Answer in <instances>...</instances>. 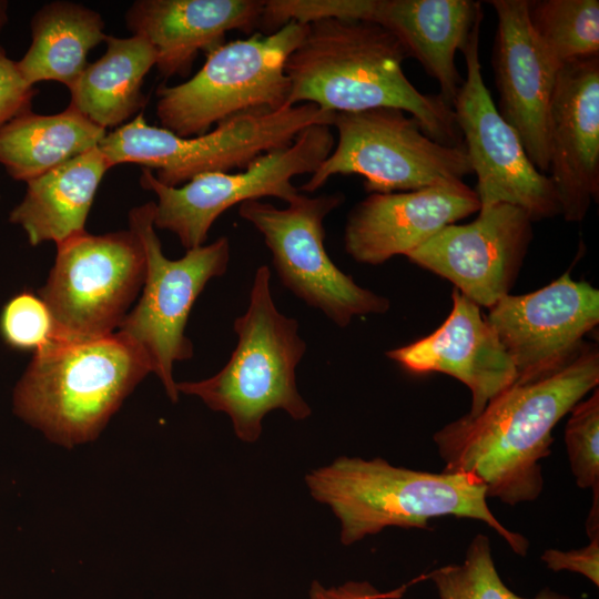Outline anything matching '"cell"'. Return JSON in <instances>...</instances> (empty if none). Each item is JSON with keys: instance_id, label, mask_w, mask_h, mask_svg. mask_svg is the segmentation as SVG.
Here are the masks:
<instances>
[{"instance_id": "6da1fadb", "label": "cell", "mask_w": 599, "mask_h": 599, "mask_svg": "<svg viewBox=\"0 0 599 599\" xmlns=\"http://www.w3.org/2000/svg\"><path fill=\"white\" fill-rule=\"evenodd\" d=\"M599 384V352L585 344L547 376L515 382L476 415L466 414L434 434L444 470L471 476L488 498L516 506L544 489L541 461L552 430Z\"/></svg>"}, {"instance_id": "7a4b0ae2", "label": "cell", "mask_w": 599, "mask_h": 599, "mask_svg": "<svg viewBox=\"0 0 599 599\" xmlns=\"http://www.w3.org/2000/svg\"><path fill=\"white\" fill-rule=\"evenodd\" d=\"M406 58L400 41L372 21L311 22L285 64L287 104L311 103L329 113L394 108L414 116L435 141L464 144L453 108L413 85L403 70Z\"/></svg>"}, {"instance_id": "3957f363", "label": "cell", "mask_w": 599, "mask_h": 599, "mask_svg": "<svg viewBox=\"0 0 599 599\" xmlns=\"http://www.w3.org/2000/svg\"><path fill=\"white\" fill-rule=\"evenodd\" d=\"M152 373L142 349L120 332L54 337L12 390V412L65 448L94 441L133 389Z\"/></svg>"}, {"instance_id": "277c9868", "label": "cell", "mask_w": 599, "mask_h": 599, "mask_svg": "<svg viewBox=\"0 0 599 599\" xmlns=\"http://www.w3.org/2000/svg\"><path fill=\"white\" fill-rule=\"evenodd\" d=\"M305 480L312 497L339 519L341 541L346 546L386 527L426 529L430 519L453 516L486 524L519 556L528 551V539L497 519L484 486L467 474L343 456L312 470Z\"/></svg>"}, {"instance_id": "5b68a950", "label": "cell", "mask_w": 599, "mask_h": 599, "mask_svg": "<svg viewBox=\"0 0 599 599\" xmlns=\"http://www.w3.org/2000/svg\"><path fill=\"white\" fill-rule=\"evenodd\" d=\"M233 328L237 342L225 366L209 378L176 383L179 394L196 396L210 409L225 413L245 443L258 439L262 420L272 410L283 409L295 420L309 417L295 374L306 343L298 322L276 307L267 265L256 268L247 308Z\"/></svg>"}, {"instance_id": "8992f818", "label": "cell", "mask_w": 599, "mask_h": 599, "mask_svg": "<svg viewBox=\"0 0 599 599\" xmlns=\"http://www.w3.org/2000/svg\"><path fill=\"white\" fill-rule=\"evenodd\" d=\"M307 29L292 21L270 34L256 32L207 51L203 67L187 81L158 88L162 128L196 136L241 114L290 106L285 64Z\"/></svg>"}, {"instance_id": "52a82bcc", "label": "cell", "mask_w": 599, "mask_h": 599, "mask_svg": "<svg viewBox=\"0 0 599 599\" xmlns=\"http://www.w3.org/2000/svg\"><path fill=\"white\" fill-rule=\"evenodd\" d=\"M333 115L303 103L241 114L203 135L183 138L150 125L141 112L106 134L99 149L111 166L140 164L155 170L162 184L177 187L202 174L245 169L263 153L291 144L305 128L331 125Z\"/></svg>"}, {"instance_id": "ba28073f", "label": "cell", "mask_w": 599, "mask_h": 599, "mask_svg": "<svg viewBox=\"0 0 599 599\" xmlns=\"http://www.w3.org/2000/svg\"><path fill=\"white\" fill-rule=\"evenodd\" d=\"M331 126L336 145L300 191L313 193L338 174L363 176L370 194L457 184L473 173L464 144L435 141L398 109L334 113Z\"/></svg>"}, {"instance_id": "9c48e42d", "label": "cell", "mask_w": 599, "mask_h": 599, "mask_svg": "<svg viewBox=\"0 0 599 599\" xmlns=\"http://www.w3.org/2000/svg\"><path fill=\"white\" fill-rule=\"evenodd\" d=\"M154 206L155 202H148L129 212V229L142 243L146 274L140 300L118 332L142 349L167 397L176 403L174 365L193 356V343L185 335L191 309L209 281L226 273L231 246L221 236L187 250L179 260L167 258L155 232Z\"/></svg>"}, {"instance_id": "30bf717a", "label": "cell", "mask_w": 599, "mask_h": 599, "mask_svg": "<svg viewBox=\"0 0 599 599\" xmlns=\"http://www.w3.org/2000/svg\"><path fill=\"white\" fill-rule=\"evenodd\" d=\"M343 202L342 193L308 196L300 192L284 209L261 200L238 206L240 216L262 235L281 283L338 327L390 307L387 297L359 286L341 271L325 250L323 222Z\"/></svg>"}, {"instance_id": "8fae6325", "label": "cell", "mask_w": 599, "mask_h": 599, "mask_svg": "<svg viewBox=\"0 0 599 599\" xmlns=\"http://www.w3.org/2000/svg\"><path fill=\"white\" fill-rule=\"evenodd\" d=\"M334 146L332 126L312 124L291 144L263 153L242 172L206 173L173 187L143 167L140 183L158 196L155 229L174 233L187 251L204 245L213 223L234 205L266 196L292 201L301 192L292 180L313 174Z\"/></svg>"}, {"instance_id": "7c38bea8", "label": "cell", "mask_w": 599, "mask_h": 599, "mask_svg": "<svg viewBox=\"0 0 599 599\" xmlns=\"http://www.w3.org/2000/svg\"><path fill=\"white\" fill-rule=\"evenodd\" d=\"M146 261L130 229L84 232L59 245L38 295L49 307L55 337L94 338L115 333L142 291Z\"/></svg>"}, {"instance_id": "4fadbf2b", "label": "cell", "mask_w": 599, "mask_h": 599, "mask_svg": "<svg viewBox=\"0 0 599 599\" xmlns=\"http://www.w3.org/2000/svg\"><path fill=\"white\" fill-rule=\"evenodd\" d=\"M480 22L461 51L467 73L453 103L471 172L477 176L475 192L480 209L505 203L522 209L532 222L554 217L560 214V205L549 176L532 164L484 82Z\"/></svg>"}, {"instance_id": "5bb4252c", "label": "cell", "mask_w": 599, "mask_h": 599, "mask_svg": "<svg viewBox=\"0 0 599 599\" xmlns=\"http://www.w3.org/2000/svg\"><path fill=\"white\" fill-rule=\"evenodd\" d=\"M510 357L516 382L549 375L566 365L599 323V291L566 272L524 295H506L486 316Z\"/></svg>"}, {"instance_id": "9a60e30c", "label": "cell", "mask_w": 599, "mask_h": 599, "mask_svg": "<svg viewBox=\"0 0 599 599\" xmlns=\"http://www.w3.org/2000/svg\"><path fill=\"white\" fill-rule=\"evenodd\" d=\"M478 213L470 223L444 227L406 256L450 281L478 306L490 308L515 283L532 240V220L505 203Z\"/></svg>"}, {"instance_id": "2e32d148", "label": "cell", "mask_w": 599, "mask_h": 599, "mask_svg": "<svg viewBox=\"0 0 599 599\" xmlns=\"http://www.w3.org/2000/svg\"><path fill=\"white\" fill-rule=\"evenodd\" d=\"M549 166L560 214L580 222L599 196V55L557 73L547 123Z\"/></svg>"}, {"instance_id": "e0dca14e", "label": "cell", "mask_w": 599, "mask_h": 599, "mask_svg": "<svg viewBox=\"0 0 599 599\" xmlns=\"http://www.w3.org/2000/svg\"><path fill=\"white\" fill-rule=\"evenodd\" d=\"M497 16L494 52L500 115L517 132L532 164L547 174V123L561 65L547 52L529 20L527 0H493Z\"/></svg>"}, {"instance_id": "ac0fdd59", "label": "cell", "mask_w": 599, "mask_h": 599, "mask_svg": "<svg viewBox=\"0 0 599 599\" xmlns=\"http://www.w3.org/2000/svg\"><path fill=\"white\" fill-rule=\"evenodd\" d=\"M480 210L464 182L395 193H370L351 211L344 247L356 262L379 265L407 255L444 227Z\"/></svg>"}, {"instance_id": "d6986e66", "label": "cell", "mask_w": 599, "mask_h": 599, "mask_svg": "<svg viewBox=\"0 0 599 599\" xmlns=\"http://www.w3.org/2000/svg\"><path fill=\"white\" fill-rule=\"evenodd\" d=\"M453 307L432 334L386 352L408 372H438L458 379L471 393L469 415L517 380L515 366L480 306L454 288Z\"/></svg>"}, {"instance_id": "ffe728a7", "label": "cell", "mask_w": 599, "mask_h": 599, "mask_svg": "<svg viewBox=\"0 0 599 599\" xmlns=\"http://www.w3.org/2000/svg\"><path fill=\"white\" fill-rule=\"evenodd\" d=\"M265 0H138L125 14L132 35L149 41L164 78L186 77L200 50L224 43L231 30H258Z\"/></svg>"}, {"instance_id": "44dd1931", "label": "cell", "mask_w": 599, "mask_h": 599, "mask_svg": "<svg viewBox=\"0 0 599 599\" xmlns=\"http://www.w3.org/2000/svg\"><path fill=\"white\" fill-rule=\"evenodd\" d=\"M481 4L471 0H373L368 21L392 32L440 88L453 108L463 83L456 51L466 47L481 20Z\"/></svg>"}, {"instance_id": "7402d4cb", "label": "cell", "mask_w": 599, "mask_h": 599, "mask_svg": "<svg viewBox=\"0 0 599 599\" xmlns=\"http://www.w3.org/2000/svg\"><path fill=\"white\" fill-rule=\"evenodd\" d=\"M110 167L97 146L30 180L9 221L22 227L32 246L48 241L59 245L83 234L97 190Z\"/></svg>"}, {"instance_id": "603a6c76", "label": "cell", "mask_w": 599, "mask_h": 599, "mask_svg": "<svg viewBox=\"0 0 599 599\" xmlns=\"http://www.w3.org/2000/svg\"><path fill=\"white\" fill-rule=\"evenodd\" d=\"M105 53L88 64L69 88L70 104L94 124L108 129L142 110L145 75L156 63L153 47L140 35H108Z\"/></svg>"}, {"instance_id": "cb8c5ba5", "label": "cell", "mask_w": 599, "mask_h": 599, "mask_svg": "<svg viewBox=\"0 0 599 599\" xmlns=\"http://www.w3.org/2000/svg\"><path fill=\"white\" fill-rule=\"evenodd\" d=\"M105 135L71 104L51 115L30 110L0 126V164L12 179L29 182L99 146Z\"/></svg>"}, {"instance_id": "d4e9b609", "label": "cell", "mask_w": 599, "mask_h": 599, "mask_svg": "<svg viewBox=\"0 0 599 599\" xmlns=\"http://www.w3.org/2000/svg\"><path fill=\"white\" fill-rule=\"evenodd\" d=\"M30 27L31 44L17 65L33 87L52 80L69 89L89 64L90 50L108 37L99 12L71 1L44 4L32 17Z\"/></svg>"}, {"instance_id": "484cf974", "label": "cell", "mask_w": 599, "mask_h": 599, "mask_svg": "<svg viewBox=\"0 0 599 599\" xmlns=\"http://www.w3.org/2000/svg\"><path fill=\"white\" fill-rule=\"evenodd\" d=\"M530 24L555 61L599 55L598 0L529 1Z\"/></svg>"}, {"instance_id": "4316f807", "label": "cell", "mask_w": 599, "mask_h": 599, "mask_svg": "<svg viewBox=\"0 0 599 599\" xmlns=\"http://www.w3.org/2000/svg\"><path fill=\"white\" fill-rule=\"evenodd\" d=\"M427 578L435 583L440 599H571L549 589L534 598L512 592L502 582L493 559L490 540L483 534L471 539L461 564L437 568Z\"/></svg>"}, {"instance_id": "83f0119b", "label": "cell", "mask_w": 599, "mask_h": 599, "mask_svg": "<svg viewBox=\"0 0 599 599\" xmlns=\"http://www.w3.org/2000/svg\"><path fill=\"white\" fill-rule=\"evenodd\" d=\"M565 444L571 473L581 489L599 485V389L569 412Z\"/></svg>"}, {"instance_id": "f1b7e54d", "label": "cell", "mask_w": 599, "mask_h": 599, "mask_svg": "<svg viewBox=\"0 0 599 599\" xmlns=\"http://www.w3.org/2000/svg\"><path fill=\"white\" fill-rule=\"evenodd\" d=\"M0 335L9 347L33 354L55 337V324L44 301L31 291H22L3 305Z\"/></svg>"}, {"instance_id": "f546056e", "label": "cell", "mask_w": 599, "mask_h": 599, "mask_svg": "<svg viewBox=\"0 0 599 599\" xmlns=\"http://www.w3.org/2000/svg\"><path fill=\"white\" fill-rule=\"evenodd\" d=\"M37 89L20 73L17 61L0 48V126L31 110Z\"/></svg>"}, {"instance_id": "4dcf8cb0", "label": "cell", "mask_w": 599, "mask_h": 599, "mask_svg": "<svg viewBox=\"0 0 599 599\" xmlns=\"http://www.w3.org/2000/svg\"><path fill=\"white\" fill-rule=\"evenodd\" d=\"M541 560L552 571L578 572L599 586V535L590 538L589 544L579 549H547Z\"/></svg>"}, {"instance_id": "1f68e13d", "label": "cell", "mask_w": 599, "mask_h": 599, "mask_svg": "<svg viewBox=\"0 0 599 599\" xmlns=\"http://www.w3.org/2000/svg\"><path fill=\"white\" fill-rule=\"evenodd\" d=\"M404 588L390 592H379L366 581H348L338 587L325 588L314 581L309 589V599H387L398 598Z\"/></svg>"}, {"instance_id": "d6a6232c", "label": "cell", "mask_w": 599, "mask_h": 599, "mask_svg": "<svg viewBox=\"0 0 599 599\" xmlns=\"http://www.w3.org/2000/svg\"><path fill=\"white\" fill-rule=\"evenodd\" d=\"M591 490L592 504L586 519V532L589 539L599 535V485Z\"/></svg>"}, {"instance_id": "836d02e7", "label": "cell", "mask_w": 599, "mask_h": 599, "mask_svg": "<svg viewBox=\"0 0 599 599\" xmlns=\"http://www.w3.org/2000/svg\"><path fill=\"white\" fill-rule=\"evenodd\" d=\"M7 8H8V2L0 0V31L3 28V26L6 24L7 19H8V17H7Z\"/></svg>"}]
</instances>
